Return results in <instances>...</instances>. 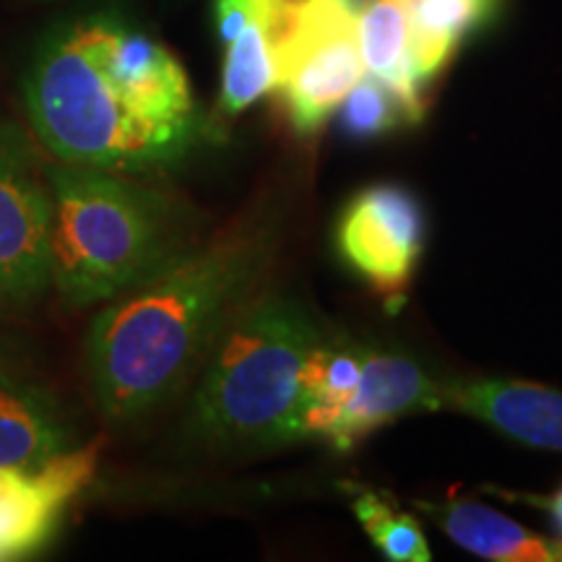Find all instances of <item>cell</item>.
Segmentation results:
<instances>
[{"label":"cell","mask_w":562,"mask_h":562,"mask_svg":"<svg viewBox=\"0 0 562 562\" xmlns=\"http://www.w3.org/2000/svg\"><path fill=\"white\" fill-rule=\"evenodd\" d=\"M24 104L55 159L91 170H159L186 157L199 136L180 60L104 13L47 34L26 70Z\"/></svg>","instance_id":"6da1fadb"},{"label":"cell","mask_w":562,"mask_h":562,"mask_svg":"<svg viewBox=\"0 0 562 562\" xmlns=\"http://www.w3.org/2000/svg\"><path fill=\"white\" fill-rule=\"evenodd\" d=\"M271 224H232L104 302L87 334V375L102 417L133 422L172 398L269 263Z\"/></svg>","instance_id":"7a4b0ae2"},{"label":"cell","mask_w":562,"mask_h":562,"mask_svg":"<svg viewBox=\"0 0 562 562\" xmlns=\"http://www.w3.org/2000/svg\"><path fill=\"white\" fill-rule=\"evenodd\" d=\"M318 344V328L292 302L243 305L203 362L191 432L211 446L305 438L302 375Z\"/></svg>","instance_id":"3957f363"},{"label":"cell","mask_w":562,"mask_h":562,"mask_svg":"<svg viewBox=\"0 0 562 562\" xmlns=\"http://www.w3.org/2000/svg\"><path fill=\"white\" fill-rule=\"evenodd\" d=\"M53 290L70 307L115 300L178 252L167 201L117 172L47 167Z\"/></svg>","instance_id":"277c9868"},{"label":"cell","mask_w":562,"mask_h":562,"mask_svg":"<svg viewBox=\"0 0 562 562\" xmlns=\"http://www.w3.org/2000/svg\"><path fill=\"white\" fill-rule=\"evenodd\" d=\"M263 3V0H261ZM269 16L277 47V91L294 133L315 136L362 79L357 11L347 0H307Z\"/></svg>","instance_id":"5b68a950"},{"label":"cell","mask_w":562,"mask_h":562,"mask_svg":"<svg viewBox=\"0 0 562 562\" xmlns=\"http://www.w3.org/2000/svg\"><path fill=\"white\" fill-rule=\"evenodd\" d=\"M53 193L47 167L13 125H0V318L53 286Z\"/></svg>","instance_id":"8992f818"},{"label":"cell","mask_w":562,"mask_h":562,"mask_svg":"<svg viewBox=\"0 0 562 562\" xmlns=\"http://www.w3.org/2000/svg\"><path fill=\"white\" fill-rule=\"evenodd\" d=\"M339 256L381 292H402L425 250V211L402 186L364 188L344 209Z\"/></svg>","instance_id":"52a82bcc"},{"label":"cell","mask_w":562,"mask_h":562,"mask_svg":"<svg viewBox=\"0 0 562 562\" xmlns=\"http://www.w3.org/2000/svg\"><path fill=\"white\" fill-rule=\"evenodd\" d=\"M100 442L76 446L34 469H0V562L40 552L70 505L94 482Z\"/></svg>","instance_id":"ba28073f"},{"label":"cell","mask_w":562,"mask_h":562,"mask_svg":"<svg viewBox=\"0 0 562 562\" xmlns=\"http://www.w3.org/2000/svg\"><path fill=\"white\" fill-rule=\"evenodd\" d=\"M435 409H442V383L432 381L409 357L364 351L355 396L341 409L326 440L336 451H349L393 419Z\"/></svg>","instance_id":"9c48e42d"},{"label":"cell","mask_w":562,"mask_h":562,"mask_svg":"<svg viewBox=\"0 0 562 562\" xmlns=\"http://www.w3.org/2000/svg\"><path fill=\"white\" fill-rule=\"evenodd\" d=\"M446 406L487 422L526 446L562 451V393L547 385L495 378L442 383V409Z\"/></svg>","instance_id":"30bf717a"},{"label":"cell","mask_w":562,"mask_h":562,"mask_svg":"<svg viewBox=\"0 0 562 562\" xmlns=\"http://www.w3.org/2000/svg\"><path fill=\"white\" fill-rule=\"evenodd\" d=\"M76 448L58 398L47 385L0 362V469H34Z\"/></svg>","instance_id":"8fae6325"},{"label":"cell","mask_w":562,"mask_h":562,"mask_svg":"<svg viewBox=\"0 0 562 562\" xmlns=\"http://www.w3.org/2000/svg\"><path fill=\"white\" fill-rule=\"evenodd\" d=\"M422 510L467 552L497 562H554L562 560V542L537 537L501 510L474 501L422 503Z\"/></svg>","instance_id":"7c38bea8"},{"label":"cell","mask_w":562,"mask_h":562,"mask_svg":"<svg viewBox=\"0 0 562 562\" xmlns=\"http://www.w3.org/2000/svg\"><path fill=\"white\" fill-rule=\"evenodd\" d=\"M409 3L412 0H364L357 11V42L364 70L396 91L412 121L419 123L425 104L412 63Z\"/></svg>","instance_id":"4fadbf2b"},{"label":"cell","mask_w":562,"mask_h":562,"mask_svg":"<svg viewBox=\"0 0 562 562\" xmlns=\"http://www.w3.org/2000/svg\"><path fill=\"white\" fill-rule=\"evenodd\" d=\"M492 11L495 0H412L409 40L419 83L438 76L461 47L463 37Z\"/></svg>","instance_id":"5bb4252c"},{"label":"cell","mask_w":562,"mask_h":562,"mask_svg":"<svg viewBox=\"0 0 562 562\" xmlns=\"http://www.w3.org/2000/svg\"><path fill=\"white\" fill-rule=\"evenodd\" d=\"M277 47H273L271 24L263 3L258 0L256 13L245 24V30L237 34V40L229 42L227 55H224L220 94L222 115H240L252 102L271 94L277 89Z\"/></svg>","instance_id":"9a60e30c"},{"label":"cell","mask_w":562,"mask_h":562,"mask_svg":"<svg viewBox=\"0 0 562 562\" xmlns=\"http://www.w3.org/2000/svg\"><path fill=\"white\" fill-rule=\"evenodd\" d=\"M357 521L368 531L370 542L393 562H427L432 558L425 531L417 518L396 510L370 490H357L351 501Z\"/></svg>","instance_id":"2e32d148"},{"label":"cell","mask_w":562,"mask_h":562,"mask_svg":"<svg viewBox=\"0 0 562 562\" xmlns=\"http://www.w3.org/2000/svg\"><path fill=\"white\" fill-rule=\"evenodd\" d=\"M404 123H414L398 94L375 76H362L339 104V125L351 138L383 136Z\"/></svg>","instance_id":"e0dca14e"},{"label":"cell","mask_w":562,"mask_h":562,"mask_svg":"<svg viewBox=\"0 0 562 562\" xmlns=\"http://www.w3.org/2000/svg\"><path fill=\"white\" fill-rule=\"evenodd\" d=\"M258 0H214V21L216 34L224 45L237 40V34L245 30L252 13H256Z\"/></svg>","instance_id":"ac0fdd59"},{"label":"cell","mask_w":562,"mask_h":562,"mask_svg":"<svg viewBox=\"0 0 562 562\" xmlns=\"http://www.w3.org/2000/svg\"><path fill=\"white\" fill-rule=\"evenodd\" d=\"M529 501L544 505V508L550 510V516H552V521H554V529H558L560 542H562V490L554 492V495L547 497V501H542V497H529Z\"/></svg>","instance_id":"d6986e66"},{"label":"cell","mask_w":562,"mask_h":562,"mask_svg":"<svg viewBox=\"0 0 562 562\" xmlns=\"http://www.w3.org/2000/svg\"><path fill=\"white\" fill-rule=\"evenodd\" d=\"M263 3L271 13H286L292 9H300V5H305L307 0H263Z\"/></svg>","instance_id":"ffe728a7"},{"label":"cell","mask_w":562,"mask_h":562,"mask_svg":"<svg viewBox=\"0 0 562 562\" xmlns=\"http://www.w3.org/2000/svg\"><path fill=\"white\" fill-rule=\"evenodd\" d=\"M349 3V9H355V11H360L362 5H364V0H347Z\"/></svg>","instance_id":"44dd1931"}]
</instances>
